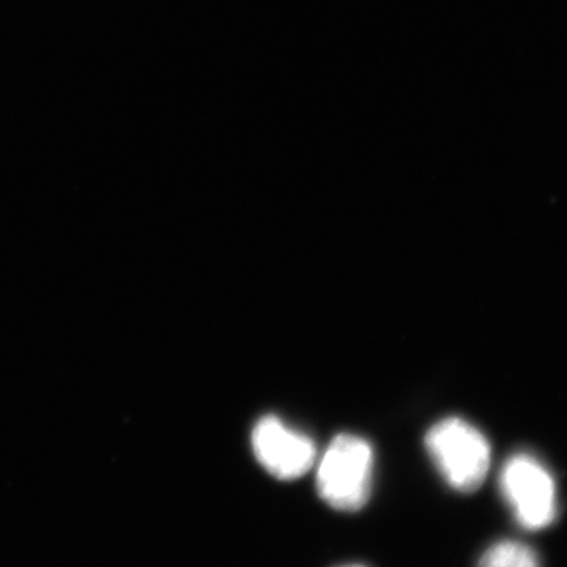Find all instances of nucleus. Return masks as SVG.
Listing matches in <instances>:
<instances>
[{
    "label": "nucleus",
    "mask_w": 567,
    "mask_h": 567,
    "mask_svg": "<svg viewBox=\"0 0 567 567\" xmlns=\"http://www.w3.org/2000/svg\"><path fill=\"white\" fill-rule=\"evenodd\" d=\"M374 451L364 439L336 436L317 468V491L334 509L354 513L371 495Z\"/></svg>",
    "instance_id": "f257e3e1"
},
{
    "label": "nucleus",
    "mask_w": 567,
    "mask_h": 567,
    "mask_svg": "<svg viewBox=\"0 0 567 567\" xmlns=\"http://www.w3.org/2000/svg\"><path fill=\"white\" fill-rule=\"evenodd\" d=\"M425 446L451 487L470 494L483 486L491 468V446L475 425L446 417L432 425Z\"/></svg>",
    "instance_id": "f03ea898"
},
{
    "label": "nucleus",
    "mask_w": 567,
    "mask_h": 567,
    "mask_svg": "<svg viewBox=\"0 0 567 567\" xmlns=\"http://www.w3.org/2000/svg\"><path fill=\"white\" fill-rule=\"evenodd\" d=\"M502 492L522 527L544 529L558 516L557 486L554 476L528 454L511 457L503 468Z\"/></svg>",
    "instance_id": "7ed1b4c3"
},
{
    "label": "nucleus",
    "mask_w": 567,
    "mask_h": 567,
    "mask_svg": "<svg viewBox=\"0 0 567 567\" xmlns=\"http://www.w3.org/2000/svg\"><path fill=\"white\" fill-rule=\"evenodd\" d=\"M252 451L271 476L284 481L306 475L317 457L312 440L293 431L276 416H264L254 425Z\"/></svg>",
    "instance_id": "20e7f679"
},
{
    "label": "nucleus",
    "mask_w": 567,
    "mask_h": 567,
    "mask_svg": "<svg viewBox=\"0 0 567 567\" xmlns=\"http://www.w3.org/2000/svg\"><path fill=\"white\" fill-rule=\"evenodd\" d=\"M477 567H540L533 548L516 540H502L488 548Z\"/></svg>",
    "instance_id": "39448f33"
},
{
    "label": "nucleus",
    "mask_w": 567,
    "mask_h": 567,
    "mask_svg": "<svg viewBox=\"0 0 567 567\" xmlns=\"http://www.w3.org/2000/svg\"><path fill=\"white\" fill-rule=\"evenodd\" d=\"M341 567H365V566H360V565H349V566H341Z\"/></svg>",
    "instance_id": "423d86ee"
}]
</instances>
